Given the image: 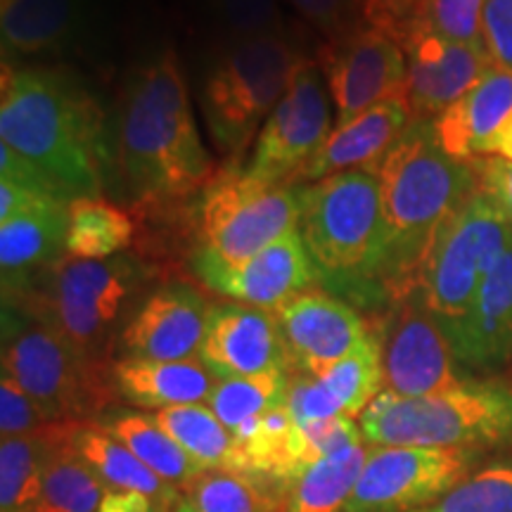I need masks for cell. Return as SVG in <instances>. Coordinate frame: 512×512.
Listing matches in <instances>:
<instances>
[{
	"label": "cell",
	"instance_id": "6da1fadb",
	"mask_svg": "<svg viewBox=\"0 0 512 512\" xmlns=\"http://www.w3.org/2000/svg\"><path fill=\"white\" fill-rule=\"evenodd\" d=\"M0 88V143L36 164L67 204L100 197L114 152L93 95L57 69H10L8 64Z\"/></svg>",
	"mask_w": 512,
	"mask_h": 512
},
{
	"label": "cell",
	"instance_id": "7a4b0ae2",
	"mask_svg": "<svg viewBox=\"0 0 512 512\" xmlns=\"http://www.w3.org/2000/svg\"><path fill=\"white\" fill-rule=\"evenodd\" d=\"M114 166L133 207L181 204L209 188L216 166L204 150L174 50L131 74L119 107Z\"/></svg>",
	"mask_w": 512,
	"mask_h": 512
},
{
	"label": "cell",
	"instance_id": "3957f363",
	"mask_svg": "<svg viewBox=\"0 0 512 512\" xmlns=\"http://www.w3.org/2000/svg\"><path fill=\"white\" fill-rule=\"evenodd\" d=\"M387 226L384 292L392 302L418 292L439 233L479 190L472 162L441 147L434 119H413L377 164Z\"/></svg>",
	"mask_w": 512,
	"mask_h": 512
},
{
	"label": "cell",
	"instance_id": "277c9868",
	"mask_svg": "<svg viewBox=\"0 0 512 512\" xmlns=\"http://www.w3.org/2000/svg\"><path fill=\"white\" fill-rule=\"evenodd\" d=\"M302 235L318 283L356 302H380L387 261V226L375 169H351L299 185Z\"/></svg>",
	"mask_w": 512,
	"mask_h": 512
},
{
	"label": "cell",
	"instance_id": "5b68a950",
	"mask_svg": "<svg viewBox=\"0 0 512 512\" xmlns=\"http://www.w3.org/2000/svg\"><path fill=\"white\" fill-rule=\"evenodd\" d=\"M358 425L373 446H512V384L467 377L458 387L418 399L380 392Z\"/></svg>",
	"mask_w": 512,
	"mask_h": 512
},
{
	"label": "cell",
	"instance_id": "8992f818",
	"mask_svg": "<svg viewBox=\"0 0 512 512\" xmlns=\"http://www.w3.org/2000/svg\"><path fill=\"white\" fill-rule=\"evenodd\" d=\"M155 273L138 254L110 259L62 256L43 268L12 304L72 342L86 356L98 358L110 342L114 325L138 287Z\"/></svg>",
	"mask_w": 512,
	"mask_h": 512
},
{
	"label": "cell",
	"instance_id": "52a82bcc",
	"mask_svg": "<svg viewBox=\"0 0 512 512\" xmlns=\"http://www.w3.org/2000/svg\"><path fill=\"white\" fill-rule=\"evenodd\" d=\"M306 62L285 34L228 41L202 86V114L216 147L238 157L271 117Z\"/></svg>",
	"mask_w": 512,
	"mask_h": 512
},
{
	"label": "cell",
	"instance_id": "ba28073f",
	"mask_svg": "<svg viewBox=\"0 0 512 512\" xmlns=\"http://www.w3.org/2000/svg\"><path fill=\"white\" fill-rule=\"evenodd\" d=\"M3 373L50 422H76L107 401L98 358L86 356L60 332L12 304H3Z\"/></svg>",
	"mask_w": 512,
	"mask_h": 512
},
{
	"label": "cell",
	"instance_id": "9c48e42d",
	"mask_svg": "<svg viewBox=\"0 0 512 512\" xmlns=\"http://www.w3.org/2000/svg\"><path fill=\"white\" fill-rule=\"evenodd\" d=\"M512 242V228L489 192L479 188L446 223L420 275V297L444 332L470 313L479 287Z\"/></svg>",
	"mask_w": 512,
	"mask_h": 512
},
{
	"label": "cell",
	"instance_id": "30bf717a",
	"mask_svg": "<svg viewBox=\"0 0 512 512\" xmlns=\"http://www.w3.org/2000/svg\"><path fill=\"white\" fill-rule=\"evenodd\" d=\"M299 185L259 183L245 171L216 174L197 207V247L223 264L254 259L285 235L299 230Z\"/></svg>",
	"mask_w": 512,
	"mask_h": 512
},
{
	"label": "cell",
	"instance_id": "8fae6325",
	"mask_svg": "<svg viewBox=\"0 0 512 512\" xmlns=\"http://www.w3.org/2000/svg\"><path fill=\"white\" fill-rule=\"evenodd\" d=\"M482 451L375 446L344 512H413L451 491L477 470Z\"/></svg>",
	"mask_w": 512,
	"mask_h": 512
},
{
	"label": "cell",
	"instance_id": "7c38bea8",
	"mask_svg": "<svg viewBox=\"0 0 512 512\" xmlns=\"http://www.w3.org/2000/svg\"><path fill=\"white\" fill-rule=\"evenodd\" d=\"M382 392L418 399L458 387L467 380L444 328L420 292L396 302L380 332Z\"/></svg>",
	"mask_w": 512,
	"mask_h": 512
},
{
	"label": "cell",
	"instance_id": "4fadbf2b",
	"mask_svg": "<svg viewBox=\"0 0 512 512\" xmlns=\"http://www.w3.org/2000/svg\"><path fill=\"white\" fill-rule=\"evenodd\" d=\"M316 62L306 60L256 136L245 174L259 183L290 185L332 133L328 91Z\"/></svg>",
	"mask_w": 512,
	"mask_h": 512
},
{
	"label": "cell",
	"instance_id": "5bb4252c",
	"mask_svg": "<svg viewBox=\"0 0 512 512\" xmlns=\"http://www.w3.org/2000/svg\"><path fill=\"white\" fill-rule=\"evenodd\" d=\"M316 64L335 100V126L347 124L384 100H406V53L392 36L373 27L358 29L339 43H325Z\"/></svg>",
	"mask_w": 512,
	"mask_h": 512
},
{
	"label": "cell",
	"instance_id": "9a60e30c",
	"mask_svg": "<svg viewBox=\"0 0 512 512\" xmlns=\"http://www.w3.org/2000/svg\"><path fill=\"white\" fill-rule=\"evenodd\" d=\"M190 264L202 285L238 304L278 311L280 306L318 283L316 266L299 230L285 235L245 264L228 266L204 249H192Z\"/></svg>",
	"mask_w": 512,
	"mask_h": 512
},
{
	"label": "cell",
	"instance_id": "2e32d148",
	"mask_svg": "<svg viewBox=\"0 0 512 512\" xmlns=\"http://www.w3.org/2000/svg\"><path fill=\"white\" fill-rule=\"evenodd\" d=\"M406 100L413 119H437L496 67L484 43H458L418 27L403 43Z\"/></svg>",
	"mask_w": 512,
	"mask_h": 512
},
{
	"label": "cell",
	"instance_id": "e0dca14e",
	"mask_svg": "<svg viewBox=\"0 0 512 512\" xmlns=\"http://www.w3.org/2000/svg\"><path fill=\"white\" fill-rule=\"evenodd\" d=\"M275 313L287 356L309 375L330 368L373 335L354 306L323 290H306Z\"/></svg>",
	"mask_w": 512,
	"mask_h": 512
},
{
	"label": "cell",
	"instance_id": "ac0fdd59",
	"mask_svg": "<svg viewBox=\"0 0 512 512\" xmlns=\"http://www.w3.org/2000/svg\"><path fill=\"white\" fill-rule=\"evenodd\" d=\"M209 309L197 287L169 283L155 290L128 318L119 342L126 358L188 361L200 354Z\"/></svg>",
	"mask_w": 512,
	"mask_h": 512
},
{
	"label": "cell",
	"instance_id": "d6986e66",
	"mask_svg": "<svg viewBox=\"0 0 512 512\" xmlns=\"http://www.w3.org/2000/svg\"><path fill=\"white\" fill-rule=\"evenodd\" d=\"M200 361L216 380H233L287 368L290 356L273 311L219 304L209 309Z\"/></svg>",
	"mask_w": 512,
	"mask_h": 512
},
{
	"label": "cell",
	"instance_id": "ffe728a7",
	"mask_svg": "<svg viewBox=\"0 0 512 512\" xmlns=\"http://www.w3.org/2000/svg\"><path fill=\"white\" fill-rule=\"evenodd\" d=\"M382 389L380 335L373 332L356 351L318 375L290 377L287 408L299 425L328 418L354 420L356 415H363Z\"/></svg>",
	"mask_w": 512,
	"mask_h": 512
},
{
	"label": "cell",
	"instance_id": "44dd1931",
	"mask_svg": "<svg viewBox=\"0 0 512 512\" xmlns=\"http://www.w3.org/2000/svg\"><path fill=\"white\" fill-rule=\"evenodd\" d=\"M413 121L411 107L403 98L384 100L358 114L347 124L335 126L320 150L294 174L290 185L342 174L351 169H377L406 126Z\"/></svg>",
	"mask_w": 512,
	"mask_h": 512
},
{
	"label": "cell",
	"instance_id": "7402d4cb",
	"mask_svg": "<svg viewBox=\"0 0 512 512\" xmlns=\"http://www.w3.org/2000/svg\"><path fill=\"white\" fill-rule=\"evenodd\" d=\"M446 337L467 370H498L512 363V242L479 287L470 313Z\"/></svg>",
	"mask_w": 512,
	"mask_h": 512
},
{
	"label": "cell",
	"instance_id": "603a6c76",
	"mask_svg": "<svg viewBox=\"0 0 512 512\" xmlns=\"http://www.w3.org/2000/svg\"><path fill=\"white\" fill-rule=\"evenodd\" d=\"M512 119V69L494 67L463 98L434 119L437 138L451 157H491L496 138Z\"/></svg>",
	"mask_w": 512,
	"mask_h": 512
},
{
	"label": "cell",
	"instance_id": "cb8c5ba5",
	"mask_svg": "<svg viewBox=\"0 0 512 512\" xmlns=\"http://www.w3.org/2000/svg\"><path fill=\"white\" fill-rule=\"evenodd\" d=\"M67 252V204H41L0 221L3 299H12Z\"/></svg>",
	"mask_w": 512,
	"mask_h": 512
},
{
	"label": "cell",
	"instance_id": "d4e9b609",
	"mask_svg": "<svg viewBox=\"0 0 512 512\" xmlns=\"http://www.w3.org/2000/svg\"><path fill=\"white\" fill-rule=\"evenodd\" d=\"M117 392L133 406L162 411L171 406L209 401L216 377L200 358L188 361H147V358H121L112 368Z\"/></svg>",
	"mask_w": 512,
	"mask_h": 512
},
{
	"label": "cell",
	"instance_id": "484cf974",
	"mask_svg": "<svg viewBox=\"0 0 512 512\" xmlns=\"http://www.w3.org/2000/svg\"><path fill=\"white\" fill-rule=\"evenodd\" d=\"M91 0H12L0 8L5 53L36 55L67 48L86 29Z\"/></svg>",
	"mask_w": 512,
	"mask_h": 512
},
{
	"label": "cell",
	"instance_id": "4316f807",
	"mask_svg": "<svg viewBox=\"0 0 512 512\" xmlns=\"http://www.w3.org/2000/svg\"><path fill=\"white\" fill-rule=\"evenodd\" d=\"M79 422H55L43 432V508L55 512H98L112 494L98 472L72 444Z\"/></svg>",
	"mask_w": 512,
	"mask_h": 512
},
{
	"label": "cell",
	"instance_id": "83f0119b",
	"mask_svg": "<svg viewBox=\"0 0 512 512\" xmlns=\"http://www.w3.org/2000/svg\"><path fill=\"white\" fill-rule=\"evenodd\" d=\"M72 444L76 453L98 472L102 482L112 491H131L152 498L166 512L176 510L181 496L174 484L164 482L162 477L147 467L143 460L133 456L128 448L95 425H76L72 432Z\"/></svg>",
	"mask_w": 512,
	"mask_h": 512
},
{
	"label": "cell",
	"instance_id": "f1b7e54d",
	"mask_svg": "<svg viewBox=\"0 0 512 512\" xmlns=\"http://www.w3.org/2000/svg\"><path fill=\"white\" fill-rule=\"evenodd\" d=\"M136 242V219L102 197L67 204V254L76 259H110Z\"/></svg>",
	"mask_w": 512,
	"mask_h": 512
},
{
	"label": "cell",
	"instance_id": "f546056e",
	"mask_svg": "<svg viewBox=\"0 0 512 512\" xmlns=\"http://www.w3.org/2000/svg\"><path fill=\"white\" fill-rule=\"evenodd\" d=\"M100 427L105 432H110L114 439L121 441L133 456L143 460L164 482L183 486L185 489L202 472H207L152 420V415L117 413L110 420L102 422Z\"/></svg>",
	"mask_w": 512,
	"mask_h": 512
},
{
	"label": "cell",
	"instance_id": "4dcf8cb0",
	"mask_svg": "<svg viewBox=\"0 0 512 512\" xmlns=\"http://www.w3.org/2000/svg\"><path fill=\"white\" fill-rule=\"evenodd\" d=\"M366 458L368 448L358 444L311 465L294 482L283 512H344Z\"/></svg>",
	"mask_w": 512,
	"mask_h": 512
},
{
	"label": "cell",
	"instance_id": "1f68e13d",
	"mask_svg": "<svg viewBox=\"0 0 512 512\" xmlns=\"http://www.w3.org/2000/svg\"><path fill=\"white\" fill-rule=\"evenodd\" d=\"M152 420L195 460L202 470H230L233 434L214 411L202 403L171 406L152 413Z\"/></svg>",
	"mask_w": 512,
	"mask_h": 512
},
{
	"label": "cell",
	"instance_id": "d6a6232c",
	"mask_svg": "<svg viewBox=\"0 0 512 512\" xmlns=\"http://www.w3.org/2000/svg\"><path fill=\"white\" fill-rule=\"evenodd\" d=\"M275 484L230 470H207L185 486L174 512H275Z\"/></svg>",
	"mask_w": 512,
	"mask_h": 512
},
{
	"label": "cell",
	"instance_id": "836d02e7",
	"mask_svg": "<svg viewBox=\"0 0 512 512\" xmlns=\"http://www.w3.org/2000/svg\"><path fill=\"white\" fill-rule=\"evenodd\" d=\"M287 389H290V375H287V368H278L261 375L219 380L207 403L230 434H235L240 427L249 425L273 408L285 406Z\"/></svg>",
	"mask_w": 512,
	"mask_h": 512
},
{
	"label": "cell",
	"instance_id": "e575fe53",
	"mask_svg": "<svg viewBox=\"0 0 512 512\" xmlns=\"http://www.w3.org/2000/svg\"><path fill=\"white\" fill-rule=\"evenodd\" d=\"M43 432L0 441V512H41Z\"/></svg>",
	"mask_w": 512,
	"mask_h": 512
},
{
	"label": "cell",
	"instance_id": "d590c367",
	"mask_svg": "<svg viewBox=\"0 0 512 512\" xmlns=\"http://www.w3.org/2000/svg\"><path fill=\"white\" fill-rule=\"evenodd\" d=\"M413 512H512V456L489 460L437 501Z\"/></svg>",
	"mask_w": 512,
	"mask_h": 512
},
{
	"label": "cell",
	"instance_id": "8d00e7d4",
	"mask_svg": "<svg viewBox=\"0 0 512 512\" xmlns=\"http://www.w3.org/2000/svg\"><path fill=\"white\" fill-rule=\"evenodd\" d=\"M228 41L285 34V17L278 0H209Z\"/></svg>",
	"mask_w": 512,
	"mask_h": 512
},
{
	"label": "cell",
	"instance_id": "74e56055",
	"mask_svg": "<svg viewBox=\"0 0 512 512\" xmlns=\"http://www.w3.org/2000/svg\"><path fill=\"white\" fill-rule=\"evenodd\" d=\"M486 0H430L420 27L458 43L482 41Z\"/></svg>",
	"mask_w": 512,
	"mask_h": 512
},
{
	"label": "cell",
	"instance_id": "f35d334b",
	"mask_svg": "<svg viewBox=\"0 0 512 512\" xmlns=\"http://www.w3.org/2000/svg\"><path fill=\"white\" fill-rule=\"evenodd\" d=\"M287 3L325 38V43H339L366 27L356 0H287Z\"/></svg>",
	"mask_w": 512,
	"mask_h": 512
},
{
	"label": "cell",
	"instance_id": "ab89813d",
	"mask_svg": "<svg viewBox=\"0 0 512 512\" xmlns=\"http://www.w3.org/2000/svg\"><path fill=\"white\" fill-rule=\"evenodd\" d=\"M366 27L392 36L403 46L408 36L422 24L430 0H356Z\"/></svg>",
	"mask_w": 512,
	"mask_h": 512
},
{
	"label": "cell",
	"instance_id": "60d3db41",
	"mask_svg": "<svg viewBox=\"0 0 512 512\" xmlns=\"http://www.w3.org/2000/svg\"><path fill=\"white\" fill-rule=\"evenodd\" d=\"M55 425L46 418L41 406L24 392L10 375L0 380V434L3 437H31Z\"/></svg>",
	"mask_w": 512,
	"mask_h": 512
},
{
	"label": "cell",
	"instance_id": "b9f144b4",
	"mask_svg": "<svg viewBox=\"0 0 512 512\" xmlns=\"http://www.w3.org/2000/svg\"><path fill=\"white\" fill-rule=\"evenodd\" d=\"M482 43L496 67L512 69V0H486Z\"/></svg>",
	"mask_w": 512,
	"mask_h": 512
},
{
	"label": "cell",
	"instance_id": "7bdbcfd3",
	"mask_svg": "<svg viewBox=\"0 0 512 512\" xmlns=\"http://www.w3.org/2000/svg\"><path fill=\"white\" fill-rule=\"evenodd\" d=\"M0 183H12L17 188H24L41 197H50V200L67 204V200L60 195V190L55 188V183L36 164H31L27 157H22L5 143H0Z\"/></svg>",
	"mask_w": 512,
	"mask_h": 512
},
{
	"label": "cell",
	"instance_id": "ee69618b",
	"mask_svg": "<svg viewBox=\"0 0 512 512\" xmlns=\"http://www.w3.org/2000/svg\"><path fill=\"white\" fill-rule=\"evenodd\" d=\"M472 166L477 171L479 188L494 197L512 228V162L503 157H479L472 159Z\"/></svg>",
	"mask_w": 512,
	"mask_h": 512
},
{
	"label": "cell",
	"instance_id": "f6af8a7d",
	"mask_svg": "<svg viewBox=\"0 0 512 512\" xmlns=\"http://www.w3.org/2000/svg\"><path fill=\"white\" fill-rule=\"evenodd\" d=\"M98 512H166L164 508L143 494H131V491H112L100 505Z\"/></svg>",
	"mask_w": 512,
	"mask_h": 512
},
{
	"label": "cell",
	"instance_id": "bcb514c9",
	"mask_svg": "<svg viewBox=\"0 0 512 512\" xmlns=\"http://www.w3.org/2000/svg\"><path fill=\"white\" fill-rule=\"evenodd\" d=\"M491 157H503V159H508V162H512V119L508 121V126L501 131V136L496 138Z\"/></svg>",
	"mask_w": 512,
	"mask_h": 512
},
{
	"label": "cell",
	"instance_id": "7dc6e473",
	"mask_svg": "<svg viewBox=\"0 0 512 512\" xmlns=\"http://www.w3.org/2000/svg\"><path fill=\"white\" fill-rule=\"evenodd\" d=\"M12 0H0V8H5V5H10Z\"/></svg>",
	"mask_w": 512,
	"mask_h": 512
},
{
	"label": "cell",
	"instance_id": "c3c4849f",
	"mask_svg": "<svg viewBox=\"0 0 512 512\" xmlns=\"http://www.w3.org/2000/svg\"><path fill=\"white\" fill-rule=\"evenodd\" d=\"M41 512H55V510H48V508H41Z\"/></svg>",
	"mask_w": 512,
	"mask_h": 512
}]
</instances>
